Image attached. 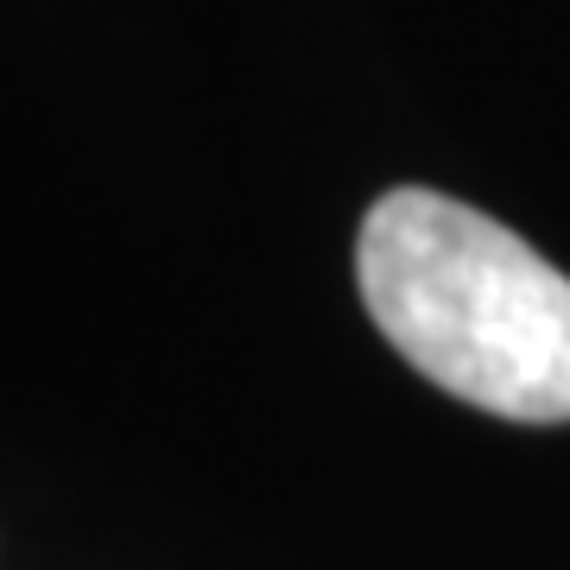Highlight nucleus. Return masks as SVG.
Segmentation results:
<instances>
[{
  "label": "nucleus",
  "mask_w": 570,
  "mask_h": 570,
  "mask_svg": "<svg viewBox=\"0 0 570 570\" xmlns=\"http://www.w3.org/2000/svg\"><path fill=\"white\" fill-rule=\"evenodd\" d=\"M367 317L425 381L494 419H570V279L494 216L400 184L355 242Z\"/></svg>",
  "instance_id": "f257e3e1"
}]
</instances>
